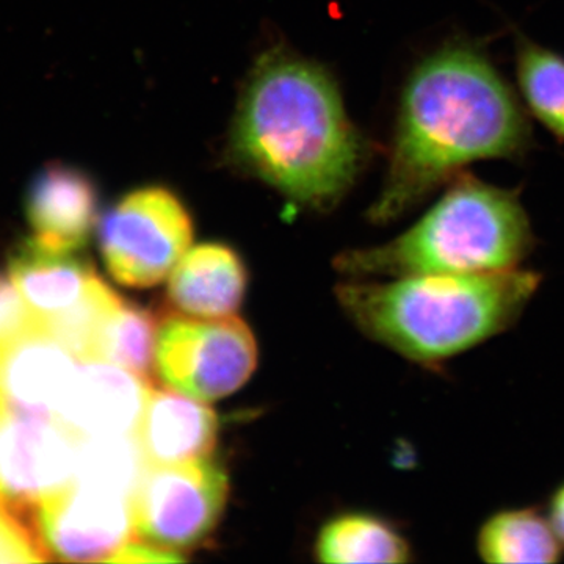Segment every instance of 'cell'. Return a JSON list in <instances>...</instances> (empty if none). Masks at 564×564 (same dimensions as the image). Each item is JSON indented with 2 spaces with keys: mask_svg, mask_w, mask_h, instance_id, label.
Wrapping results in <instances>:
<instances>
[{
  "mask_svg": "<svg viewBox=\"0 0 564 564\" xmlns=\"http://www.w3.org/2000/svg\"><path fill=\"white\" fill-rule=\"evenodd\" d=\"M532 129L510 85L484 52L452 44L414 69L404 87L388 176L370 217H402L464 166L516 159Z\"/></svg>",
  "mask_w": 564,
  "mask_h": 564,
  "instance_id": "obj_1",
  "label": "cell"
},
{
  "mask_svg": "<svg viewBox=\"0 0 564 564\" xmlns=\"http://www.w3.org/2000/svg\"><path fill=\"white\" fill-rule=\"evenodd\" d=\"M232 150L289 199L318 209L339 202L362 161L361 140L332 77L281 51L263 55L252 69Z\"/></svg>",
  "mask_w": 564,
  "mask_h": 564,
  "instance_id": "obj_2",
  "label": "cell"
},
{
  "mask_svg": "<svg viewBox=\"0 0 564 564\" xmlns=\"http://www.w3.org/2000/svg\"><path fill=\"white\" fill-rule=\"evenodd\" d=\"M532 270L344 282L337 300L364 334L419 364L447 361L513 328L536 295Z\"/></svg>",
  "mask_w": 564,
  "mask_h": 564,
  "instance_id": "obj_3",
  "label": "cell"
},
{
  "mask_svg": "<svg viewBox=\"0 0 564 564\" xmlns=\"http://www.w3.org/2000/svg\"><path fill=\"white\" fill-rule=\"evenodd\" d=\"M533 248L518 192L459 176L408 231L380 247L345 252L336 267L352 278L503 272L519 269Z\"/></svg>",
  "mask_w": 564,
  "mask_h": 564,
  "instance_id": "obj_4",
  "label": "cell"
},
{
  "mask_svg": "<svg viewBox=\"0 0 564 564\" xmlns=\"http://www.w3.org/2000/svg\"><path fill=\"white\" fill-rule=\"evenodd\" d=\"M258 344L242 318L173 314L159 323L155 373L174 391L214 402L254 373Z\"/></svg>",
  "mask_w": 564,
  "mask_h": 564,
  "instance_id": "obj_5",
  "label": "cell"
},
{
  "mask_svg": "<svg viewBox=\"0 0 564 564\" xmlns=\"http://www.w3.org/2000/svg\"><path fill=\"white\" fill-rule=\"evenodd\" d=\"M193 242V221L181 199L163 187L128 193L102 218L99 243L111 276L148 289L170 276Z\"/></svg>",
  "mask_w": 564,
  "mask_h": 564,
  "instance_id": "obj_6",
  "label": "cell"
},
{
  "mask_svg": "<svg viewBox=\"0 0 564 564\" xmlns=\"http://www.w3.org/2000/svg\"><path fill=\"white\" fill-rule=\"evenodd\" d=\"M228 494V474L210 458L144 466L132 494L135 534L176 554L198 547L217 529Z\"/></svg>",
  "mask_w": 564,
  "mask_h": 564,
  "instance_id": "obj_7",
  "label": "cell"
},
{
  "mask_svg": "<svg viewBox=\"0 0 564 564\" xmlns=\"http://www.w3.org/2000/svg\"><path fill=\"white\" fill-rule=\"evenodd\" d=\"M79 436L57 419L9 411L0 423V505L24 519L74 480Z\"/></svg>",
  "mask_w": 564,
  "mask_h": 564,
  "instance_id": "obj_8",
  "label": "cell"
},
{
  "mask_svg": "<svg viewBox=\"0 0 564 564\" xmlns=\"http://www.w3.org/2000/svg\"><path fill=\"white\" fill-rule=\"evenodd\" d=\"M41 544L65 562H109L135 536L132 497L70 481L40 503Z\"/></svg>",
  "mask_w": 564,
  "mask_h": 564,
  "instance_id": "obj_9",
  "label": "cell"
},
{
  "mask_svg": "<svg viewBox=\"0 0 564 564\" xmlns=\"http://www.w3.org/2000/svg\"><path fill=\"white\" fill-rule=\"evenodd\" d=\"M73 355L35 318L0 337V395L14 413L57 419L77 373Z\"/></svg>",
  "mask_w": 564,
  "mask_h": 564,
  "instance_id": "obj_10",
  "label": "cell"
},
{
  "mask_svg": "<svg viewBox=\"0 0 564 564\" xmlns=\"http://www.w3.org/2000/svg\"><path fill=\"white\" fill-rule=\"evenodd\" d=\"M150 386L113 364L80 361L57 421L79 437L133 434Z\"/></svg>",
  "mask_w": 564,
  "mask_h": 564,
  "instance_id": "obj_11",
  "label": "cell"
},
{
  "mask_svg": "<svg viewBox=\"0 0 564 564\" xmlns=\"http://www.w3.org/2000/svg\"><path fill=\"white\" fill-rule=\"evenodd\" d=\"M133 437L144 466L210 458L218 440V419L202 400L152 384Z\"/></svg>",
  "mask_w": 564,
  "mask_h": 564,
  "instance_id": "obj_12",
  "label": "cell"
},
{
  "mask_svg": "<svg viewBox=\"0 0 564 564\" xmlns=\"http://www.w3.org/2000/svg\"><path fill=\"white\" fill-rule=\"evenodd\" d=\"M248 270L232 248L223 243L191 247L170 273L166 299L180 314L228 317L242 306Z\"/></svg>",
  "mask_w": 564,
  "mask_h": 564,
  "instance_id": "obj_13",
  "label": "cell"
},
{
  "mask_svg": "<svg viewBox=\"0 0 564 564\" xmlns=\"http://www.w3.org/2000/svg\"><path fill=\"white\" fill-rule=\"evenodd\" d=\"M9 270L22 300L44 325L77 306L98 280L76 251L50 247L35 237L13 252Z\"/></svg>",
  "mask_w": 564,
  "mask_h": 564,
  "instance_id": "obj_14",
  "label": "cell"
},
{
  "mask_svg": "<svg viewBox=\"0 0 564 564\" xmlns=\"http://www.w3.org/2000/svg\"><path fill=\"white\" fill-rule=\"evenodd\" d=\"M29 223L35 239L61 250L77 251L90 239L98 199L87 177L66 166H51L28 193Z\"/></svg>",
  "mask_w": 564,
  "mask_h": 564,
  "instance_id": "obj_15",
  "label": "cell"
},
{
  "mask_svg": "<svg viewBox=\"0 0 564 564\" xmlns=\"http://www.w3.org/2000/svg\"><path fill=\"white\" fill-rule=\"evenodd\" d=\"M477 554L486 563H558L563 556L547 516L534 508H508L489 516L477 533Z\"/></svg>",
  "mask_w": 564,
  "mask_h": 564,
  "instance_id": "obj_16",
  "label": "cell"
},
{
  "mask_svg": "<svg viewBox=\"0 0 564 564\" xmlns=\"http://www.w3.org/2000/svg\"><path fill=\"white\" fill-rule=\"evenodd\" d=\"M315 555L323 563H408L411 547L383 519L345 514L323 527Z\"/></svg>",
  "mask_w": 564,
  "mask_h": 564,
  "instance_id": "obj_17",
  "label": "cell"
},
{
  "mask_svg": "<svg viewBox=\"0 0 564 564\" xmlns=\"http://www.w3.org/2000/svg\"><path fill=\"white\" fill-rule=\"evenodd\" d=\"M158 329L150 310L122 300L104 323L91 361L113 364L154 384Z\"/></svg>",
  "mask_w": 564,
  "mask_h": 564,
  "instance_id": "obj_18",
  "label": "cell"
},
{
  "mask_svg": "<svg viewBox=\"0 0 564 564\" xmlns=\"http://www.w3.org/2000/svg\"><path fill=\"white\" fill-rule=\"evenodd\" d=\"M519 90L534 118L564 143V57L533 41L516 47Z\"/></svg>",
  "mask_w": 564,
  "mask_h": 564,
  "instance_id": "obj_19",
  "label": "cell"
},
{
  "mask_svg": "<svg viewBox=\"0 0 564 564\" xmlns=\"http://www.w3.org/2000/svg\"><path fill=\"white\" fill-rule=\"evenodd\" d=\"M144 469L133 434L80 437L74 481L131 496Z\"/></svg>",
  "mask_w": 564,
  "mask_h": 564,
  "instance_id": "obj_20",
  "label": "cell"
},
{
  "mask_svg": "<svg viewBox=\"0 0 564 564\" xmlns=\"http://www.w3.org/2000/svg\"><path fill=\"white\" fill-rule=\"evenodd\" d=\"M35 318L13 282L0 278V337L20 332Z\"/></svg>",
  "mask_w": 564,
  "mask_h": 564,
  "instance_id": "obj_21",
  "label": "cell"
},
{
  "mask_svg": "<svg viewBox=\"0 0 564 564\" xmlns=\"http://www.w3.org/2000/svg\"><path fill=\"white\" fill-rule=\"evenodd\" d=\"M184 556L176 552L165 551L158 545L137 541L128 543L118 552L110 563H177L184 562Z\"/></svg>",
  "mask_w": 564,
  "mask_h": 564,
  "instance_id": "obj_22",
  "label": "cell"
},
{
  "mask_svg": "<svg viewBox=\"0 0 564 564\" xmlns=\"http://www.w3.org/2000/svg\"><path fill=\"white\" fill-rule=\"evenodd\" d=\"M547 519L556 536L564 545V481L555 489L551 500H549Z\"/></svg>",
  "mask_w": 564,
  "mask_h": 564,
  "instance_id": "obj_23",
  "label": "cell"
},
{
  "mask_svg": "<svg viewBox=\"0 0 564 564\" xmlns=\"http://www.w3.org/2000/svg\"><path fill=\"white\" fill-rule=\"evenodd\" d=\"M9 406H7L6 400L2 399V395H0V423H2L3 419H6V415L9 414Z\"/></svg>",
  "mask_w": 564,
  "mask_h": 564,
  "instance_id": "obj_24",
  "label": "cell"
}]
</instances>
